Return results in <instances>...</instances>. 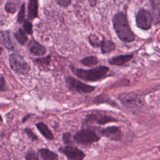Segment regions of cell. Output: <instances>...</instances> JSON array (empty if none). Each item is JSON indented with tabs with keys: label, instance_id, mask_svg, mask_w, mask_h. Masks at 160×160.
Instances as JSON below:
<instances>
[{
	"label": "cell",
	"instance_id": "cell-25",
	"mask_svg": "<svg viewBox=\"0 0 160 160\" xmlns=\"http://www.w3.org/2000/svg\"><path fill=\"white\" fill-rule=\"evenodd\" d=\"M24 132L28 135V136L32 140V141H36L38 140V138L34 134V132L29 128H25L24 129Z\"/></svg>",
	"mask_w": 160,
	"mask_h": 160
},
{
	"label": "cell",
	"instance_id": "cell-12",
	"mask_svg": "<svg viewBox=\"0 0 160 160\" xmlns=\"http://www.w3.org/2000/svg\"><path fill=\"white\" fill-rule=\"evenodd\" d=\"M133 58L132 54H124L120 55L116 57H113L109 60V62L111 65L121 66L122 65L129 61H130Z\"/></svg>",
	"mask_w": 160,
	"mask_h": 160
},
{
	"label": "cell",
	"instance_id": "cell-8",
	"mask_svg": "<svg viewBox=\"0 0 160 160\" xmlns=\"http://www.w3.org/2000/svg\"><path fill=\"white\" fill-rule=\"evenodd\" d=\"M152 21V18L150 12L144 9H140L136 14V25L140 29L144 30L149 29L151 26Z\"/></svg>",
	"mask_w": 160,
	"mask_h": 160
},
{
	"label": "cell",
	"instance_id": "cell-7",
	"mask_svg": "<svg viewBox=\"0 0 160 160\" xmlns=\"http://www.w3.org/2000/svg\"><path fill=\"white\" fill-rule=\"evenodd\" d=\"M66 84L68 88L72 91L79 93H89L94 90V87L84 84L79 81L69 77L66 78Z\"/></svg>",
	"mask_w": 160,
	"mask_h": 160
},
{
	"label": "cell",
	"instance_id": "cell-15",
	"mask_svg": "<svg viewBox=\"0 0 160 160\" xmlns=\"http://www.w3.org/2000/svg\"><path fill=\"white\" fill-rule=\"evenodd\" d=\"M39 153L42 160H58V154L47 148L39 149Z\"/></svg>",
	"mask_w": 160,
	"mask_h": 160
},
{
	"label": "cell",
	"instance_id": "cell-13",
	"mask_svg": "<svg viewBox=\"0 0 160 160\" xmlns=\"http://www.w3.org/2000/svg\"><path fill=\"white\" fill-rule=\"evenodd\" d=\"M0 42L8 49L14 48L13 43L8 31H0Z\"/></svg>",
	"mask_w": 160,
	"mask_h": 160
},
{
	"label": "cell",
	"instance_id": "cell-30",
	"mask_svg": "<svg viewBox=\"0 0 160 160\" xmlns=\"http://www.w3.org/2000/svg\"><path fill=\"white\" fill-rule=\"evenodd\" d=\"M2 118L1 116L0 115V125L2 124Z\"/></svg>",
	"mask_w": 160,
	"mask_h": 160
},
{
	"label": "cell",
	"instance_id": "cell-31",
	"mask_svg": "<svg viewBox=\"0 0 160 160\" xmlns=\"http://www.w3.org/2000/svg\"><path fill=\"white\" fill-rule=\"evenodd\" d=\"M158 149L160 151V146H159L158 147Z\"/></svg>",
	"mask_w": 160,
	"mask_h": 160
},
{
	"label": "cell",
	"instance_id": "cell-20",
	"mask_svg": "<svg viewBox=\"0 0 160 160\" xmlns=\"http://www.w3.org/2000/svg\"><path fill=\"white\" fill-rule=\"evenodd\" d=\"M17 3L14 1H8L5 5V10L9 13H14L17 10Z\"/></svg>",
	"mask_w": 160,
	"mask_h": 160
},
{
	"label": "cell",
	"instance_id": "cell-3",
	"mask_svg": "<svg viewBox=\"0 0 160 160\" xmlns=\"http://www.w3.org/2000/svg\"><path fill=\"white\" fill-rule=\"evenodd\" d=\"M100 138L94 129L88 128L81 129L73 136L75 142L84 146L91 145L94 142H98Z\"/></svg>",
	"mask_w": 160,
	"mask_h": 160
},
{
	"label": "cell",
	"instance_id": "cell-6",
	"mask_svg": "<svg viewBox=\"0 0 160 160\" xmlns=\"http://www.w3.org/2000/svg\"><path fill=\"white\" fill-rule=\"evenodd\" d=\"M59 151L64 154L68 160H82L86 156L83 151L72 144L60 148Z\"/></svg>",
	"mask_w": 160,
	"mask_h": 160
},
{
	"label": "cell",
	"instance_id": "cell-24",
	"mask_svg": "<svg viewBox=\"0 0 160 160\" xmlns=\"http://www.w3.org/2000/svg\"><path fill=\"white\" fill-rule=\"evenodd\" d=\"M24 14H25V8H24V4H23L21 5V7L19 11V13H18V22L21 23L22 22V21L24 20Z\"/></svg>",
	"mask_w": 160,
	"mask_h": 160
},
{
	"label": "cell",
	"instance_id": "cell-26",
	"mask_svg": "<svg viewBox=\"0 0 160 160\" xmlns=\"http://www.w3.org/2000/svg\"><path fill=\"white\" fill-rule=\"evenodd\" d=\"M0 91L2 92L7 91V87L6 86L5 80L3 77H1V78L0 79Z\"/></svg>",
	"mask_w": 160,
	"mask_h": 160
},
{
	"label": "cell",
	"instance_id": "cell-32",
	"mask_svg": "<svg viewBox=\"0 0 160 160\" xmlns=\"http://www.w3.org/2000/svg\"><path fill=\"white\" fill-rule=\"evenodd\" d=\"M1 51H2V48L0 47V53H1Z\"/></svg>",
	"mask_w": 160,
	"mask_h": 160
},
{
	"label": "cell",
	"instance_id": "cell-10",
	"mask_svg": "<svg viewBox=\"0 0 160 160\" xmlns=\"http://www.w3.org/2000/svg\"><path fill=\"white\" fill-rule=\"evenodd\" d=\"M100 132L103 136H105L112 141H119L123 136L120 128L115 126L104 128L100 131Z\"/></svg>",
	"mask_w": 160,
	"mask_h": 160
},
{
	"label": "cell",
	"instance_id": "cell-27",
	"mask_svg": "<svg viewBox=\"0 0 160 160\" xmlns=\"http://www.w3.org/2000/svg\"><path fill=\"white\" fill-rule=\"evenodd\" d=\"M56 1L58 4L63 7L68 6L71 2V0H56Z\"/></svg>",
	"mask_w": 160,
	"mask_h": 160
},
{
	"label": "cell",
	"instance_id": "cell-11",
	"mask_svg": "<svg viewBox=\"0 0 160 160\" xmlns=\"http://www.w3.org/2000/svg\"><path fill=\"white\" fill-rule=\"evenodd\" d=\"M29 49L31 53L36 56H41L45 54L46 49L44 46L39 44L38 42L32 40L29 44Z\"/></svg>",
	"mask_w": 160,
	"mask_h": 160
},
{
	"label": "cell",
	"instance_id": "cell-14",
	"mask_svg": "<svg viewBox=\"0 0 160 160\" xmlns=\"http://www.w3.org/2000/svg\"><path fill=\"white\" fill-rule=\"evenodd\" d=\"M36 126L39 131L46 139L48 140H52L54 139V136L51 131L46 124L42 122H39L37 123Z\"/></svg>",
	"mask_w": 160,
	"mask_h": 160
},
{
	"label": "cell",
	"instance_id": "cell-19",
	"mask_svg": "<svg viewBox=\"0 0 160 160\" xmlns=\"http://www.w3.org/2000/svg\"><path fill=\"white\" fill-rule=\"evenodd\" d=\"M14 37L16 38L17 41L19 42V43L21 44H24L28 40V38L24 31L21 29H19L18 31L15 32Z\"/></svg>",
	"mask_w": 160,
	"mask_h": 160
},
{
	"label": "cell",
	"instance_id": "cell-17",
	"mask_svg": "<svg viewBox=\"0 0 160 160\" xmlns=\"http://www.w3.org/2000/svg\"><path fill=\"white\" fill-rule=\"evenodd\" d=\"M101 50L102 53H108L114 50L115 44L113 42L108 40H103L101 42Z\"/></svg>",
	"mask_w": 160,
	"mask_h": 160
},
{
	"label": "cell",
	"instance_id": "cell-23",
	"mask_svg": "<svg viewBox=\"0 0 160 160\" xmlns=\"http://www.w3.org/2000/svg\"><path fill=\"white\" fill-rule=\"evenodd\" d=\"M26 160H39L38 155L33 150H29L26 155L25 157Z\"/></svg>",
	"mask_w": 160,
	"mask_h": 160
},
{
	"label": "cell",
	"instance_id": "cell-21",
	"mask_svg": "<svg viewBox=\"0 0 160 160\" xmlns=\"http://www.w3.org/2000/svg\"><path fill=\"white\" fill-rule=\"evenodd\" d=\"M72 136L70 132H65L62 135V141L66 145H69L72 143Z\"/></svg>",
	"mask_w": 160,
	"mask_h": 160
},
{
	"label": "cell",
	"instance_id": "cell-28",
	"mask_svg": "<svg viewBox=\"0 0 160 160\" xmlns=\"http://www.w3.org/2000/svg\"><path fill=\"white\" fill-rule=\"evenodd\" d=\"M156 22H157L160 21V9H159V12L158 13V15L156 16Z\"/></svg>",
	"mask_w": 160,
	"mask_h": 160
},
{
	"label": "cell",
	"instance_id": "cell-4",
	"mask_svg": "<svg viewBox=\"0 0 160 160\" xmlns=\"http://www.w3.org/2000/svg\"><path fill=\"white\" fill-rule=\"evenodd\" d=\"M118 99L124 106L129 109L140 108L143 105V102L140 97L134 93L126 92L121 94Z\"/></svg>",
	"mask_w": 160,
	"mask_h": 160
},
{
	"label": "cell",
	"instance_id": "cell-5",
	"mask_svg": "<svg viewBox=\"0 0 160 160\" xmlns=\"http://www.w3.org/2000/svg\"><path fill=\"white\" fill-rule=\"evenodd\" d=\"M11 69L19 74H26L30 70V66L26 61L21 56L12 54L9 58Z\"/></svg>",
	"mask_w": 160,
	"mask_h": 160
},
{
	"label": "cell",
	"instance_id": "cell-29",
	"mask_svg": "<svg viewBox=\"0 0 160 160\" xmlns=\"http://www.w3.org/2000/svg\"><path fill=\"white\" fill-rule=\"evenodd\" d=\"M29 116H26V117H24V118L22 119V122H24L26 121V119H28V118H29Z\"/></svg>",
	"mask_w": 160,
	"mask_h": 160
},
{
	"label": "cell",
	"instance_id": "cell-9",
	"mask_svg": "<svg viewBox=\"0 0 160 160\" xmlns=\"http://www.w3.org/2000/svg\"><path fill=\"white\" fill-rule=\"evenodd\" d=\"M84 122H95L98 124L103 125L111 122H117L118 119L101 113H91L88 114L84 119Z\"/></svg>",
	"mask_w": 160,
	"mask_h": 160
},
{
	"label": "cell",
	"instance_id": "cell-16",
	"mask_svg": "<svg viewBox=\"0 0 160 160\" xmlns=\"http://www.w3.org/2000/svg\"><path fill=\"white\" fill-rule=\"evenodd\" d=\"M38 0H29L28 4V18L33 19L38 14Z\"/></svg>",
	"mask_w": 160,
	"mask_h": 160
},
{
	"label": "cell",
	"instance_id": "cell-18",
	"mask_svg": "<svg viewBox=\"0 0 160 160\" xmlns=\"http://www.w3.org/2000/svg\"><path fill=\"white\" fill-rule=\"evenodd\" d=\"M81 62L82 64L86 66H92L98 64V59L97 57L91 56H88L83 58L82 60H81Z\"/></svg>",
	"mask_w": 160,
	"mask_h": 160
},
{
	"label": "cell",
	"instance_id": "cell-1",
	"mask_svg": "<svg viewBox=\"0 0 160 160\" xmlns=\"http://www.w3.org/2000/svg\"><path fill=\"white\" fill-rule=\"evenodd\" d=\"M114 29L118 38L123 42H129L134 40V34L131 31L126 16L123 12H118L112 18Z\"/></svg>",
	"mask_w": 160,
	"mask_h": 160
},
{
	"label": "cell",
	"instance_id": "cell-22",
	"mask_svg": "<svg viewBox=\"0 0 160 160\" xmlns=\"http://www.w3.org/2000/svg\"><path fill=\"white\" fill-rule=\"evenodd\" d=\"M23 28L24 31L28 34H31L32 33V24L28 21L26 20L23 24Z\"/></svg>",
	"mask_w": 160,
	"mask_h": 160
},
{
	"label": "cell",
	"instance_id": "cell-2",
	"mask_svg": "<svg viewBox=\"0 0 160 160\" xmlns=\"http://www.w3.org/2000/svg\"><path fill=\"white\" fill-rule=\"evenodd\" d=\"M109 68L106 66H99L91 69H75V74L81 79L89 81H96L102 78L108 72Z\"/></svg>",
	"mask_w": 160,
	"mask_h": 160
}]
</instances>
